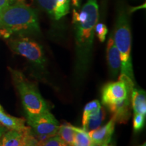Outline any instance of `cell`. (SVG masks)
I'll use <instances>...</instances> for the list:
<instances>
[{
    "label": "cell",
    "mask_w": 146,
    "mask_h": 146,
    "mask_svg": "<svg viewBox=\"0 0 146 146\" xmlns=\"http://www.w3.org/2000/svg\"><path fill=\"white\" fill-rule=\"evenodd\" d=\"M0 124L9 130L27 131L30 128L25 125L24 118L14 117L5 112L4 109L0 105Z\"/></svg>",
    "instance_id": "obj_13"
},
{
    "label": "cell",
    "mask_w": 146,
    "mask_h": 146,
    "mask_svg": "<svg viewBox=\"0 0 146 146\" xmlns=\"http://www.w3.org/2000/svg\"><path fill=\"white\" fill-rule=\"evenodd\" d=\"M107 62L112 78H116L120 70L121 61L120 54L115 45L113 35L110 36L107 44Z\"/></svg>",
    "instance_id": "obj_11"
},
{
    "label": "cell",
    "mask_w": 146,
    "mask_h": 146,
    "mask_svg": "<svg viewBox=\"0 0 146 146\" xmlns=\"http://www.w3.org/2000/svg\"><path fill=\"white\" fill-rule=\"evenodd\" d=\"M134 81L129 76L120 74L118 81L106 84L102 89V102L106 107L123 101L131 96Z\"/></svg>",
    "instance_id": "obj_5"
},
{
    "label": "cell",
    "mask_w": 146,
    "mask_h": 146,
    "mask_svg": "<svg viewBox=\"0 0 146 146\" xmlns=\"http://www.w3.org/2000/svg\"><path fill=\"white\" fill-rule=\"evenodd\" d=\"M131 102L134 114H141L146 116V94L145 91L133 87L131 91Z\"/></svg>",
    "instance_id": "obj_14"
},
{
    "label": "cell",
    "mask_w": 146,
    "mask_h": 146,
    "mask_svg": "<svg viewBox=\"0 0 146 146\" xmlns=\"http://www.w3.org/2000/svg\"><path fill=\"white\" fill-rule=\"evenodd\" d=\"M115 124L116 122L112 118L103 127L87 132L92 143L96 146H104L110 143L114 132Z\"/></svg>",
    "instance_id": "obj_9"
},
{
    "label": "cell",
    "mask_w": 146,
    "mask_h": 146,
    "mask_svg": "<svg viewBox=\"0 0 146 146\" xmlns=\"http://www.w3.org/2000/svg\"><path fill=\"white\" fill-rule=\"evenodd\" d=\"M75 136L72 146H96L91 141L87 131L75 127Z\"/></svg>",
    "instance_id": "obj_17"
},
{
    "label": "cell",
    "mask_w": 146,
    "mask_h": 146,
    "mask_svg": "<svg viewBox=\"0 0 146 146\" xmlns=\"http://www.w3.org/2000/svg\"><path fill=\"white\" fill-rule=\"evenodd\" d=\"M114 41L120 54L121 66L120 74L129 76L135 81L131 59V26L129 18L125 12H120L118 16L115 27Z\"/></svg>",
    "instance_id": "obj_4"
},
{
    "label": "cell",
    "mask_w": 146,
    "mask_h": 146,
    "mask_svg": "<svg viewBox=\"0 0 146 146\" xmlns=\"http://www.w3.org/2000/svg\"><path fill=\"white\" fill-rule=\"evenodd\" d=\"M30 137V129L27 131L9 130L3 134L1 146H25Z\"/></svg>",
    "instance_id": "obj_12"
},
{
    "label": "cell",
    "mask_w": 146,
    "mask_h": 146,
    "mask_svg": "<svg viewBox=\"0 0 146 146\" xmlns=\"http://www.w3.org/2000/svg\"><path fill=\"white\" fill-rule=\"evenodd\" d=\"M10 69L14 85L19 93L27 115H36L49 110L47 104L34 83L21 71Z\"/></svg>",
    "instance_id": "obj_3"
},
{
    "label": "cell",
    "mask_w": 146,
    "mask_h": 146,
    "mask_svg": "<svg viewBox=\"0 0 146 146\" xmlns=\"http://www.w3.org/2000/svg\"><path fill=\"white\" fill-rule=\"evenodd\" d=\"M145 116L141 114H134L133 116V131L135 133L143 130L145 123Z\"/></svg>",
    "instance_id": "obj_19"
},
{
    "label": "cell",
    "mask_w": 146,
    "mask_h": 146,
    "mask_svg": "<svg viewBox=\"0 0 146 146\" xmlns=\"http://www.w3.org/2000/svg\"><path fill=\"white\" fill-rule=\"evenodd\" d=\"M96 33L98 39L101 42H104L106 40V35L108 33V29L106 25L104 23H97L95 27Z\"/></svg>",
    "instance_id": "obj_21"
},
{
    "label": "cell",
    "mask_w": 146,
    "mask_h": 146,
    "mask_svg": "<svg viewBox=\"0 0 146 146\" xmlns=\"http://www.w3.org/2000/svg\"><path fill=\"white\" fill-rule=\"evenodd\" d=\"M29 33H40L37 16L30 7L16 3L0 12V35L5 39Z\"/></svg>",
    "instance_id": "obj_2"
},
{
    "label": "cell",
    "mask_w": 146,
    "mask_h": 146,
    "mask_svg": "<svg viewBox=\"0 0 146 146\" xmlns=\"http://www.w3.org/2000/svg\"><path fill=\"white\" fill-rule=\"evenodd\" d=\"M42 8L44 9L55 20H60L68 14L70 0H37Z\"/></svg>",
    "instance_id": "obj_8"
},
{
    "label": "cell",
    "mask_w": 146,
    "mask_h": 146,
    "mask_svg": "<svg viewBox=\"0 0 146 146\" xmlns=\"http://www.w3.org/2000/svg\"><path fill=\"white\" fill-rule=\"evenodd\" d=\"M5 131H6V128L3 127L0 124V146H1V139L4 134Z\"/></svg>",
    "instance_id": "obj_23"
},
{
    "label": "cell",
    "mask_w": 146,
    "mask_h": 146,
    "mask_svg": "<svg viewBox=\"0 0 146 146\" xmlns=\"http://www.w3.org/2000/svg\"><path fill=\"white\" fill-rule=\"evenodd\" d=\"M36 145V144H32V145H31V144H29V143H28V142H27V145H25V146H31V145Z\"/></svg>",
    "instance_id": "obj_25"
},
{
    "label": "cell",
    "mask_w": 146,
    "mask_h": 146,
    "mask_svg": "<svg viewBox=\"0 0 146 146\" xmlns=\"http://www.w3.org/2000/svg\"><path fill=\"white\" fill-rule=\"evenodd\" d=\"M8 45L15 54L21 55L36 64L43 66L45 62L44 53L41 46L29 38L10 39L8 41Z\"/></svg>",
    "instance_id": "obj_6"
},
{
    "label": "cell",
    "mask_w": 146,
    "mask_h": 146,
    "mask_svg": "<svg viewBox=\"0 0 146 146\" xmlns=\"http://www.w3.org/2000/svg\"><path fill=\"white\" fill-rule=\"evenodd\" d=\"M75 132V127L69 123H64L59 126L57 135L59 136L67 145L72 146Z\"/></svg>",
    "instance_id": "obj_16"
},
{
    "label": "cell",
    "mask_w": 146,
    "mask_h": 146,
    "mask_svg": "<svg viewBox=\"0 0 146 146\" xmlns=\"http://www.w3.org/2000/svg\"><path fill=\"white\" fill-rule=\"evenodd\" d=\"M27 116L29 126L39 137L45 140L57 135L59 123L50 110L36 115H27Z\"/></svg>",
    "instance_id": "obj_7"
},
{
    "label": "cell",
    "mask_w": 146,
    "mask_h": 146,
    "mask_svg": "<svg viewBox=\"0 0 146 146\" xmlns=\"http://www.w3.org/2000/svg\"><path fill=\"white\" fill-rule=\"evenodd\" d=\"M104 146H115V145H114V144L108 143V144H107V145H104Z\"/></svg>",
    "instance_id": "obj_24"
},
{
    "label": "cell",
    "mask_w": 146,
    "mask_h": 146,
    "mask_svg": "<svg viewBox=\"0 0 146 146\" xmlns=\"http://www.w3.org/2000/svg\"><path fill=\"white\" fill-rule=\"evenodd\" d=\"M31 146H40V145H37V144H36V145H31Z\"/></svg>",
    "instance_id": "obj_27"
},
{
    "label": "cell",
    "mask_w": 146,
    "mask_h": 146,
    "mask_svg": "<svg viewBox=\"0 0 146 146\" xmlns=\"http://www.w3.org/2000/svg\"><path fill=\"white\" fill-rule=\"evenodd\" d=\"M99 19L97 0H87L80 12L73 11V24L75 30L76 72L78 77L88 70L95 35V27Z\"/></svg>",
    "instance_id": "obj_1"
},
{
    "label": "cell",
    "mask_w": 146,
    "mask_h": 146,
    "mask_svg": "<svg viewBox=\"0 0 146 146\" xmlns=\"http://www.w3.org/2000/svg\"><path fill=\"white\" fill-rule=\"evenodd\" d=\"M106 117V112L103 108L96 114L91 115L87 118L86 123L83 126V129L87 132L96 130L102 125Z\"/></svg>",
    "instance_id": "obj_15"
},
{
    "label": "cell",
    "mask_w": 146,
    "mask_h": 146,
    "mask_svg": "<svg viewBox=\"0 0 146 146\" xmlns=\"http://www.w3.org/2000/svg\"><path fill=\"white\" fill-rule=\"evenodd\" d=\"M145 145H146V144H145V143H143V144H142V145H139V146H145Z\"/></svg>",
    "instance_id": "obj_26"
},
{
    "label": "cell",
    "mask_w": 146,
    "mask_h": 146,
    "mask_svg": "<svg viewBox=\"0 0 146 146\" xmlns=\"http://www.w3.org/2000/svg\"><path fill=\"white\" fill-rule=\"evenodd\" d=\"M16 0H0V12L12 5Z\"/></svg>",
    "instance_id": "obj_22"
},
{
    "label": "cell",
    "mask_w": 146,
    "mask_h": 146,
    "mask_svg": "<svg viewBox=\"0 0 146 146\" xmlns=\"http://www.w3.org/2000/svg\"><path fill=\"white\" fill-rule=\"evenodd\" d=\"M102 108V105L100 104L98 100H93L89 103H87L83 110V118H82V125H85L87 118L91 115L96 114Z\"/></svg>",
    "instance_id": "obj_18"
},
{
    "label": "cell",
    "mask_w": 146,
    "mask_h": 146,
    "mask_svg": "<svg viewBox=\"0 0 146 146\" xmlns=\"http://www.w3.org/2000/svg\"><path fill=\"white\" fill-rule=\"evenodd\" d=\"M131 96H128L123 101L107 107L110 112L112 114V118L116 123L120 124L127 123L130 118L131 108Z\"/></svg>",
    "instance_id": "obj_10"
},
{
    "label": "cell",
    "mask_w": 146,
    "mask_h": 146,
    "mask_svg": "<svg viewBox=\"0 0 146 146\" xmlns=\"http://www.w3.org/2000/svg\"><path fill=\"white\" fill-rule=\"evenodd\" d=\"M40 146H69L59 136L54 135L45 139L41 142Z\"/></svg>",
    "instance_id": "obj_20"
}]
</instances>
